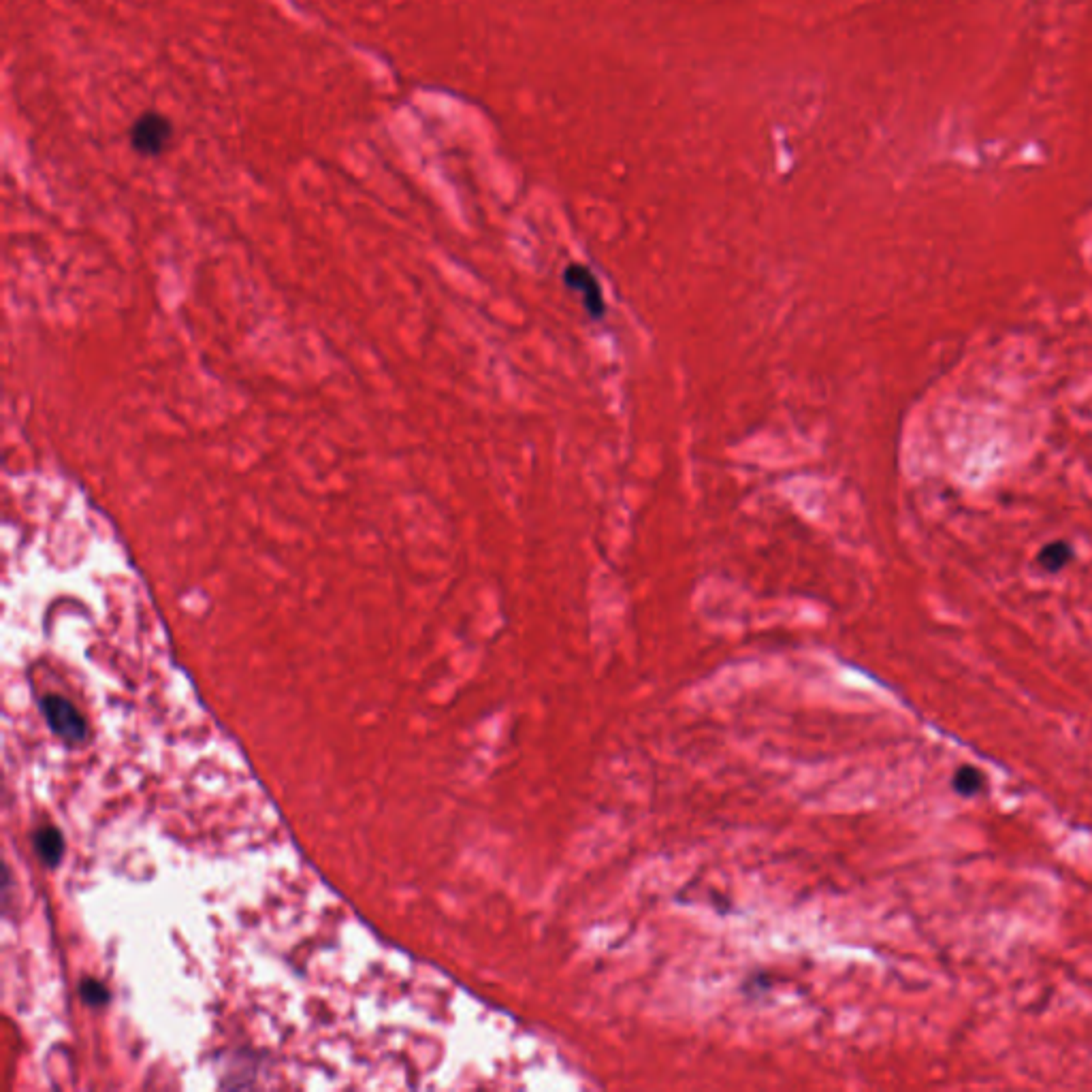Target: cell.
<instances>
[{
	"instance_id": "6da1fadb",
	"label": "cell",
	"mask_w": 1092,
	"mask_h": 1092,
	"mask_svg": "<svg viewBox=\"0 0 1092 1092\" xmlns=\"http://www.w3.org/2000/svg\"><path fill=\"white\" fill-rule=\"evenodd\" d=\"M173 122L156 111H148L131 128V146L139 156H160L171 148Z\"/></svg>"
},
{
	"instance_id": "7a4b0ae2",
	"label": "cell",
	"mask_w": 1092,
	"mask_h": 1092,
	"mask_svg": "<svg viewBox=\"0 0 1092 1092\" xmlns=\"http://www.w3.org/2000/svg\"><path fill=\"white\" fill-rule=\"evenodd\" d=\"M564 282L574 295H578V301L583 303L585 312L591 318H602L606 314V301L602 286L598 278L593 276V271L581 263H572L564 271Z\"/></svg>"
},
{
	"instance_id": "3957f363",
	"label": "cell",
	"mask_w": 1092,
	"mask_h": 1092,
	"mask_svg": "<svg viewBox=\"0 0 1092 1092\" xmlns=\"http://www.w3.org/2000/svg\"><path fill=\"white\" fill-rule=\"evenodd\" d=\"M41 711L50 728L67 741H84L86 721L77 713L75 706L60 696H45L41 702Z\"/></svg>"
},
{
	"instance_id": "277c9868",
	"label": "cell",
	"mask_w": 1092,
	"mask_h": 1092,
	"mask_svg": "<svg viewBox=\"0 0 1092 1092\" xmlns=\"http://www.w3.org/2000/svg\"><path fill=\"white\" fill-rule=\"evenodd\" d=\"M35 849H37V856L43 860V864L56 866L64 854L62 834L52 826L41 828L35 834Z\"/></svg>"
},
{
	"instance_id": "5b68a950",
	"label": "cell",
	"mask_w": 1092,
	"mask_h": 1092,
	"mask_svg": "<svg viewBox=\"0 0 1092 1092\" xmlns=\"http://www.w3.org/2000/svg\"><path fill=\"white\" fill-rule=\"evenodd\" d=\"M1071 559H1073V551L1067 542H1052L1039 553V564L1048 572L1063 570Z\"/></svg>"
},
{
	"instance_id": "8992f818",
	"label": "cell",
	"mask_w": 1092,
	"mask_h": 1092,
	"mask_svg": "<svg viewBox=\"0 0 1092 1092\" xmlns=\"http://www.w3.org/2000/svg\"><path fill=\"white\" fill-rule=\"evenodd\" d=\"M952 783H954V790L960 796L971 798L984 788V775L979 773L975 766H962V768L956 770Z\"/></svg>"
},
{
	"instance_id": "52a82bcc",
	"label": "cell",
	"mask_w": 1092,
	"mask_h": 1092,
	"mask_svg": "<svg viewBox=\"0 0 1092 1092\" xmlns=\"http://www.w3.org/2000/svg\"><path fill=\"white\" fill-rule=\"evenodd\" d=\"M82 994L88 1005H103L107 1001L105 988L101 984H96L94 979H86V982L82 984Z\"/></svg>"
}]
</instances>
